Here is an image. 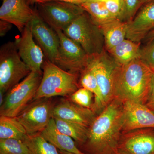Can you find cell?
I'll return each instance as SVG.
<instances>
[{
    "mask_svg": "<svg viewBox=\"0 0 154 154\" xmlns=\"http://www.w3.org/2000/svg\"><path fill=\"white\" fill-rule=\"evenodd\" d=\"M123 103L122 133L135 130L154 128V112L145 105L131 101Z\"/></svg>",
    "mask_w": 154,
    "mask_h": 154,
    "instance_id": "cell-14",
    "label": "cell"
},
{
    "mask_svg": "<svg viewBox=\"0 0 154 154\" xmlns=\"http://www.w3.org/2000/svg\"><path fill=\"white\" fill-rule=\"evenodd\" d=\"M80 75V83L82 88L89 90L95 96V103L93 105V110L94 112L96 110H101V94L94 71L88 65Z\"/></svg>",
    "mask_w": 154,
    "mask_h": 154,
    "instance_id": "cell-24",
    "label": "cell"
},
{
    "mask_svg": "<svg viewBox=\"0 0 154 154\" xmlns=\"http://www.w3.org/2000/svg\"><path fill=\"white\" fill-rule=\"evenodd\" d=\"M12 24L5 20H0V35L2 37L11 30Z\"/></svg>",
    "mask_w": 154,
    "mask_h": 154,
    "instance_id": "cell-32",
    "label": "cell"
},
{
    "mask_svg": "<svg viewBox=\"0 0 154 154\" xmlns=\"http://www.w3.org/2000/svg\"><path fill=\"white\" fill-rule=\"evenodd\" d=\"M42 78L33 100L70 96L79 89L78 75L65 70L45 58Z\"/></svg>",
    "mask_w": 154,
    "mask_h": 154,
    "instance_id": "cell-3",
    "label": "cell"
},
{
    "mask_svg": "<svg viewBox=\"0 0 154 154\" xmlns=\"http://www.w3.org/2000/svg\"><path fill=\"white\" fill-rule=\"evenodd\" d=\"M37 4L36 12L54 30L63 31L85 12L80 5L66 2L50 1Z\"/></svg>",
    "mask_w": 154,
    "mask_h": 154,
    "instance_id": "cell-7",
    "label": "cell"
},
{
    "mask_svg": "<svg viewBox=\"0 0 154 154\" xmlns=\"http://www.w3.org/2000/svg\"><path fill=\"white\" fill-rule=\"evenodd\" d=\"M31 72L19 55L15 42H9L0 49V91L4 94Z\"/></svg>",
    "mask_w": 154,
    "mask_h": 154,
    "instance_id": "cell-5",
    "label": "cell"
},
{
    "mask_svg": "<svg viewBox=\"0 0 154 154\" xmlns=\"http://www.w3.org/2000/svg\"><path fill=\"white\" fill-rule=\"evenodd\" d=\"M123 103L115 98L88 128L84 149L90 154H114L118 151L123 124Z\"/></svg>",
    "mask_w": 154,
    "mask_h": 154,
    "instance_id": "cell-1",
    "label": "cell"
},
{
    "mask_svg": "<svg viewBox=\"0 0 154 154\" xmlns=\"http://www.w3.org/2000/svg\"><path fill=\"white\" fill-rule=\"evenodd\" d=\"M139 58L154 71V40L141 48Z\"/></svg>",
    "mask_w": 154,
    "mask_h": 154,
    "instance_id": "cell-29",
    "label": "cell"
},
{
    "mask_svg": "<svg viewBox=\"0 0 154 154\" xmlns=\"http://www.w3.org/2000/svg\"><path fill=\"white\" fill-rule=\"evenodd\" d=\"M145 105L154 112V74L153 77L152 81L150 92Z\"/></svg>",
    "mask_w": 154,
    "mask_h": 154,
    "instance_id": "cell-31",
    "label": "cell"
},
{
    "mask_svg": "<svg viewBox=\"0 0 154 154\" xmlns=\"http://www.w3.org/2000/svg\"><path fill=\"white\" fill-rule=\"evenodd\" d=\"M49 99L34 100L17 116V119L29 135L41 133L52 118L54 106Z\"/></svg>",
    "mask_w": 154,
    "mask_h": 154,
    "instance_id": "cell-10",
    "label": "cell"
},
{
    "mask_svg": "<svg viewBox=\"0 0 154 154\" xmlns=\"http://www.w3.org/2000/svg\"><path fill=\"white\" fill-rule=\"evenodd\" d=\"M27 135L25 128L16 117L0 116V139H16L24 141Z\"/></svg>",
    "mask_w": 154,
    "mask_h": 154,
    "instance_id": "cell-21",
    "label": "cell"
},
{
    "mask_svg": "<svg viewBox=\"0 0 154 154\" xmlns=\"http://www.w3.org/2000/svg\"><path fill=\"white\" fill-rule=\"evenodd\" d=\"M94 94L85 88L78 89L71 95V100L82 107L93 110Z\"/></svg>",
    "mask_w": 154,
    "mask_h": 154,
    "instance_id": "cell-27",
    "label": "cell"
},
{
    "mask_svg": "<svg viewBox=\"0 0 154 154\" xmlns=\"http://www.w3.org/2000/svg\"><path fill=\"white\" fill-rule=\"evenodd\" d=\"M80 5L98 26L116 19L106 8L104 2H86Z\"/></svg>",
    "mask_w": 154,
    "mask_h": 154,
    "instance_id": "cell-23",
    "label": "cell"
},
{
    "mask_svg": "<svg viewBox=\"0 0 154 154\" xmlns=\"http://www.w3.org/2000/svg\"><path fill=\"white\" fill-rule=\"evenodd\" d=\"M52 118H57L75 122L88 128L96 118L91 109L77 105L71 100H64L52 108Z\"/></svg>",
    "mask_w": 154,
    "mask_h": 154,
    "instance_id": "cell-16",
    "label": "cell"
},
{
    "mask_svg": "<svg viewBox=\"0 0 154 154\" xmlns=\"http://www.w3.org/2000/svg\"><path fill=\"white\" fill-rule=\"evenodd\" d=\"M117 64L105 50L91 56L89 65L95 74L99 85L102 110L115 99L114 71Z\"/></svg>",
    "mask_w": 154,
    "mask_h": 154,
    "instance_id": "cell-8",
    "label": "cell"
},
{
    "mask_svg": "<svg viewBox=\"0 0 154 154\" xmlns=\"http://www.w3.org/2000/svg\"><path fill=\"white\" fill-rule=\"evenodd\" d=\"M153 40H154V28L150 32H149L143 41H144L145 42L148 43Z\"/></svg>",
    "mask_w": 154,
    "mask_h": 154,
    "instance_id": "cell-34",
    "label": "cell"
},
{
    "mask_svg": "<svg viewBox=\"0 0 154 154\" xmlns=\"http://www.w3.org/2000/svg\"><path fill=\"white\" fill-rule=\"evenodd\" d=\"M154 0H140L139 5L140 7H141L142 5L148 4V3L151 2H153Z\"/></svg>",
    "mask_w": 154,
    "mask_h": 154,
    "instance_id": "cell-35",
    "label": "cell"
},
{
    "mask_svg": "<svg viewBox=\"0 0 154 154\" xmlns=\"http://www.w3.org/2000/svg\"><path fill=\"white\" fill-rule=\"evenodd\" d=\"M0 154H33L23 141L16 139H0Z\"/></svg>",
    "mask_w": 154,
    "mask_h": 154,
    "instance_id": "cell-26",
    "label": "cell"
},
{
    "mask_svg": "<svg viewBox=\"0 0 154 154\" xmlns=\"http://www.w3.org/2000/svg\"><path fill=\"white\" fill-rule=\"evenodd\" d=\"M23 141L33 154H60L55 146L47 141L40 133L27 134Z\"/></svg>",
    "mask_w": 154,
    "mask_h": 154,
    "instance_id": "cell-25",
    "label": "cell"
},
{
    "mask_svg": "<svg viewBox=\"0 0 154 154\" xmlns=\"http://www.w3.org/2000/svg\"><path fill=\"white\" fill-rule=\"evenodd\" d=\"M98 26L104 37L105 46L107 51L126 38L128 22L115 19Z\"/></svg>",
    "mask_w": 154,
    "mask_h": 154,
    "instance_id": "cell-19",
    "label": "cell"
},
{
    "mask_svg": "<svg viewBox=\"0 0 154 154\" xmlns=\"http://www.w3.org/2000/svg\"><path fill=\"white\" fill-rule=\"evenodd\" d=\"M107 0H86V2H105Z\"/></svg>",
    "mask_w": 154,
    "mask_h": 154,
    "instance_id": "cell-38",
    "label": "cell"
},
{
    "mask_svg": "<svg viewBox=\"0 0 154 154\" xmlns=\"http://www.w3.org/2000/svg\"><path fill=\"white\" fill-rule=\"evenodd\" d=\"M40 134L59 150L75 154H85L77 147L72 138L58 129L52 117Z\"/></svg>",
    "mask_w": 154,
    "mask_h": 154,
    "instance_id": "cell-18",
    "label": "cell"
},
{
    "mask_svg": "<svg viewBox=\"0 0 154 154\" xmlns=\"http://www.w3.org/2000/svg\"><path fill=\"white\" fill-rule=\"evenodd\" d=\"M118 151L126 154H154V130L144 128L123 133Z\"/></svg>",
    "mask_w": 154,
    "mask_h": 154,
    "instance_id": "cell-13",
    "label": "cell"
},
{
    "mask_svg": "<svg viewBox=\"0 0 154 154\" xmlns=\"http://www.w3.org/2000/svg\"><path fill=\"white\" fill-rule=\"evenodd\" d=\"M123 6L122 21L128 23L135 17L140 7V0H121Z\"/></svg>",
    "mask_w": 154,
    "mask_h": 154,
    "instance_id": "cell-28",
    "label": "cell"
},
{
    "mask_svg": "<svg viewBox=\"0 0 154 154\" xmlns=\"http://www.w3.org/2000/svg\"><path fill=\"white\" fill-rule=\"evenodd\" d=\"M67 36L81 45L89 55L105 50L104 37L99 26L85 11L63 31Z\"/></svg>",
    "mask_w": 154,
    "mask_h": 154,
    "instance_id": "cell-4",
    "label": "cell"
},
{
    "mask_svg": "<svg viewBox=\"0 0 154 154\" xmlns=\"http://www.w3.org/2000/svg\"><path fill=\"white\" fill-rule=\"evenodd\" d=\"M42 75L31 72L8 92L0 108V116L17 117L36 96Z\"/></svg>",
    "mask_w": 154,
    "mask_h": 154,
    "instance_id": "cell-6",
    "label": "cell"
},
{
    "mask_svg": "<svg viewBox=\"0 0 154 154\" xmlns=\"http://www.w3.org/2000/svg\"><path fill=\"white\" fill-rule=\"evenodd\" d=\"M53 118L58 129L61 132L69 136L81 144L83 145L85 142L88 135V128L61 119Z\"/></svg>",
    "mask_w": 154,
    "mask_h": 154,
    "instance_id": "cell-22",
    "label": "cell"
},
{
    "mask_svg": "<svg viewBox=\"0 0 154 154\" xmlns=\"http://www.w3.org/2000/svg\"><path fill=\"white\" fill-rule=\"evenodd\" d=\"M114 154H126L125 153H124L122 152H121L120 151H118L117 152H116Z\"/></svg>",
    "mask_w": 154,
    "mask_h": 154,
    "instance_id": "cell-39",
    "label": "cell"
},
{
    "mask_svg": "<svg viewBox=\"0 0 154 154\" xmlns=\"http://www.w3.org/2000/svg\"><path fill=\"white\" fill-rule=\"evenodd\" d=\"M36 13L27 0H3L0 8V19L15 25L22 33Z\"/></svg>",
    "mask_w": 154,
    "mask_h": 154,
    "instance_id": "cell-15",
    "label": "cell"
},
{
    "mask_svg": "<svg viewBox=\"0 0 154 154\" xmlns=\"http://www.w3.org/2000/svg\"><path fill=\"white\" fill-rule=\"evenodd\" d=\"M29 5H33L35 3L38 2V0H27Z\"/></svg>",
    "mask_w": 154,
    "mask_h": 154,
    "instance_id": "cell-36",
    "label": "cell"
},
{
    "mask_svg": "<svg viewBox=\"0 0 154 154\" xmlns=\"http://www.w3.org/2000/svg\"><path fill=\"white\" fill-rule=\"evenodd\" d=\"M140 43L125 38L107 51L117 63L125 64L139 58Z\"/></svg>",
    "mask_w": 154,
    "mask_h": 154,
    "instance_id": "cell-20",
    "label": "cell"
},
{
    "mask_svg": "<svg viewBox=\"0 0 154 154\" xmlns=\"http://www.w3.org/2000/svg\"><path fill=\"white\" fill-rule=\"evenodd\" d=\"M60 39L58 57L55 64L67 71L79 75L87 67L91 56L79 44L69 38L60 30H55Z\"/></svg>",
    "mask_w": 154,
    "mask_h": 154,
    "instance_id": "cell-9",
    "label": "cell"
},
{
    "mask_svg": "<svg viewBox=\"0 0 154 154\" xmlns=\"http://www.w3.org/2000/svg\"><path fill=\"white\" fill-rule=\"evenodd\" d=\"M104 2L106 8L110 14L116 19L122 20L123 15V6L121 0H107Z\"/></svg>",
    "mask_w": 154,
    "mask_h": 154,
    "instance_id": "cell-30",
    "label": "cell"
},
{
    "mask_svg": "<svg viewBox=\"0 0 154 154\" xmlns=\"http://www.w3.org/2000/svg\"><path fill=\"white\" fill-rule=\"evenodd\" d=\"M58 151L59 152L60 154H75L72 153L65 151L60 150H58Z\"/></svg>",
    "mask_w": 154,
    "mask_h": 154,
    "instance_id": "cell-37",
    "label": "cell"
},
{
    "mask_svg": "<svg viewBox=\"0 0 154 154\" xmlns=\"http://www.w3.org/2000/svg\"><path fill=\"white\" fill-rule=\"evenodd\" d=\"M154 28V1L144 5L133 19L128 23L126 38L141 42Z\"/></svg>",
    "mask_w": 154,
    "mask_h": 154,
    "instance_id": "cell-17",
    "label": "cell"
},
{
    "mask_svg": "<svg viewBox=\"0 0 154 154\" xmlns=\"http://www.w3.org/2000/svg\"><path fill=\"white\" fill-rule=\"evenodd\" d=\"M154 71L140 58L120 65L114 71L115 98L122 102L145 104L151 89Z\"/></svg>",
    "mask_w": 154,
    "mask_h": 154,
    "instance_id": "cell-2",
    "label": "cell"
},
{
    "mask_svg": "<svg viewBox=\"0 0 154 154\" xmlns=\"http://www.w3.org/2000/svg\"><path fill=\"white\" fill-rule=\"evenodd\" d=\"M30 24L33 38L41 48L45 58L55 64L60 48L57 33L43 21L36 11Z\"/></svg>",
    "mask_w": 154,
    "mask_h": 154,
    "instance_id": "cell-11",
    "label": "cell"
},
{
    "mask_svg": "<svg viewBox=\"0 0 154 154\" xmlns=\"http://www.w3.org/2000/svg\"><path fill=\"white\" fill-rule=\"evenodd\" d=\"M50 1H60V2L73 3L76 5H80L83 3L86 2V0H38L37 3L45 2H50Z\"/></svg>",
    "mask_w": 154,
    "mask_h": 154,
    "instance_id": "cell-33",
    "label": "cell"
},
{
    "mask_svg": "<svg viewBox=\"0 0 154 154\" xmlns=\"http://www.w3.org/2000/svg\"><path fill=\"white\" fill-rule=\"evenodd\" d=\"M15 43L20 57L31 72L42 74L41 69L45 56L34 40L30 23L25 27L21 36L16 39Z\"/></svg>",
    "mask_w": 154,
    "mask_h": 154,
    "instance_id": "cell-12",
    "label": "cell"
}]
</instances>
